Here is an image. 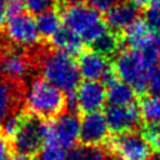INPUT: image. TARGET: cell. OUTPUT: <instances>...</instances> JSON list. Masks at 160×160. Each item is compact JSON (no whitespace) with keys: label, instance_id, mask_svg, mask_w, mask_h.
Wrapping results in <instances>:
<instances>
[{"label":"cell","instance_id":"obj_38","mask_svg":"<svg viewBox=\"0 0 160 160\" xmlns=\"http://www.w3.org/2000/svg\"><path fill=\"white\" fill-rule=\"evenodd\" d=\"M4 4V0H0V5H2Z\"/></svg>","mask_w":160,"mask_h":160},{"label":"cell","instance_id":"obj_24","mask_svg":"<svg viewBox=\"0 0 160 160\" xmlns=\"http://www.w3.org/2000/svg\"><path fill=\"white\" fill-rule=\"evenodd\" d=\"M38 160H68V152L58 145L46 144L38 152Z\"/></svg>","mask_w":160,"mask_h":160},{"label":"cell","instance_id":"obj_31","mask_svg":"<svg viewBox=\"0 0 160 160\" xmlns=\"http://www.w3.org/2000/svg\"><path fill=\"white\" fill-rule=\"evenodd\" d=\"M129 2H131L134 6H136L139 9V8H145L149 4H151V0H130Z\"/></svg>","mask_w":160,"mask_h":160},{"label":"cell","instance_id":"obj_7","mask_svg":"<svg viewBox=\"0 0 160 160\" xmlns=\"http://www.w3.org/2000/svg\"><path fill=\"white\" fill-rule=\"evenodd\" d=\"M45 120L31 114H24L20 129L11 139V148L16 154L30 158L38 155L45 142Z\"/></svg>","mask_w":160,"mask_h":160},{"label":"cell","instance_id":"obj_14","mask_svg":"<svg viewBox=\"0 0 160 160\" xmlns=\"http://www.w3.org/2000/svg\"><path fill=\"white\" fill-rule=\"evenodd\" d=\"M139 18V10L131 2L121 1L109 9L105 15V24L112 32L125 31Z\"/></svg>","mask_w":160,"mask_h":160},{"label":"cell","instance_id":"obj_18","mask_svg":"<svg viewBox=\"0 0 160 160\" xmlns=\"http://www.w3.org/2000/svg\"><path fill=\"white\" fill-rule=\"evenodd\" d=\"M106 88V101L112 106H128L132 105L136 92L131 86L119 80L118 78L105 85Z\"/></svg>","mask_w":160,"mask_h":160},{"label":"cell","instance_id":"obj_32","mask_svg":"<svg viewBox=\"0 0 160 160\" xmlns=\"http://www.w3.org/2000/svg\"><path fill=\"white\" fill-rule=\"evenodd\" d=\"M6 10H5V5H0V26H2L5 24V19H6Z\"/></svg>","mask_w":160,"mask_h":160},{"label":"cell","instance_id":"obj_8","mask_svg":"<svg viewBox=\"0 0 160 160\" xmlns=\"http://www.w3.org/2000/svg\"><path fill=\"white\" fill-rule=\"evenodd\" d=\"M4 34L11 44L20 49H32L40 39L36 22L28 14L9 18L4 25Z\"/></svg>","mask_w":160,"mask_h":160},{"label":"cell","instance_id":"obj_36","mask_svg":"<svg viewBox=\"0 0 160 160\" xmlns=\"http://www.w3.org/2000/svg\"><path fill=\"white\" fill-rule=\"evenodd\" d=\"M154 42H155V45H156V48H158V50L160 51V34L156 36V39L154 40Z\"/></svg>","mask_w":160,"mask_h":160},{"label":"cell","instance_id":"obj_3","mask_svg":"<svg viewBox=\"0 0 160 160\" xmlns=\"http://www.w3.org/2000/svg\"><path fill=\"white\" fill-rule=\"evenodd\" d=\"M61 16L65 26L75 32L82 42L92 44L109 30L100 12L90 5L76 4L64 6Z\"/></svg>","mask_w":160,"mask_h":160},{"label":"cell","instance_id":"obj_20","mask_svg":"<svg viewBox=\"0 0 160 160\" xmlns=\"http://www.w3.org/2000/svg\"><path fill=\"white\" fill-rule=\"evenodd\" d=\"M141 119L148 125H160V96H146L140 102Z\"/></svg>","mask_w":160,"mask_h":160},{"label":"cell","instance_id":"obj_21","mask_svg":"<svg viewBox=\"0 0 160 160\" xmlns=\"http://www.w3.org/2000/svg\"><path fill=\"white\" fill-rule=\"evenodd\" d=\"M68 160H108V154L101 146L81 145L68 152Z\"/></svg>","mask_w":160,"mask_h":160},{"label":"cell","instance_id":"obj_5","mask_svg":"<svg viewBox=\"0 0 160 160\" xmlns=\"http://www.w3.org/2000/svg\"><path fill=\"white\" fill-rule=\"evenodd\" d=\"M35 54L25 52L20 48L0 46V78L12 84L25 86L24 81L35 65Z\"/></svg>","mask_w":160,"mask_h":160},{"label":"cell","instance_id":"obj_13","mask_svg":"<svg viewBox=\"0 0 160 160\" xmlns=\"http://www.w3.org/2000/svg\"><path fill=\"white\" fill-rule=\"evenodd\" d=\"M109 126L104 114H86L80 121V140L84 145L100 146L109 138Z\"/></svg>","mask_w":160,"mask_h":160},{"label":"cell","instance_id":"obj_30","mask_svg":"<svg viewBox=\"0 0 160 160\" xmlns=\"http://www.w3.org/2000/svg\"><path fill=\"white\" fill-rule=\"evenodd\" d=\"M9 152H10V145L8 140L0 134V160H9Z\"/></svg>","mask_w":160,"mask_h":160},{"label":"cell","instance_id":"obj_2","mask_svg":"<svg viewBox=\"0 0 160 160\" xmlns=\"http://www.w3.org/2000/svg\"><path fill=\"white\" fill-rule=\"evenodd\" d=\"M24 101L29 114L45 120L55 119L66 108L64 92L42 78H36L30 82L24 92Z\"/></svg>","mask_w":160,"mask_h":160},{"label":"cell","instance_id":"obj_34","mask_svg":"<svg viewBox=\"0 0 160 160\" xmlns=\"http://www.w3.org/2000/svg\"><path fill=\"white\" fill-rule=\"evenodd\" d=\"M64 6H69V5H76V4H82L84 0H61Z\"/></svg>","mask_w":160,"mask_h":160},{"label":"cell","instance_id":"obj_22","mask_svg":"<svg viewBox=\"0 0 160 160\" xmlns=\"http://www.w3.org/2000/svg\"><path fill=\"white\" fill-rule=\"evenodd\" d=\"M94 48V51L99 52L102 56H109L116 52L119 48V39L115 32L108 30L104 35H101L95 42L91 44Z\"/></svg>","mask_w":160,"mask_h":160},{"label":"cell","instance_id":"obj_9","mask_svg":"<svg viewBox=\"0 0 160 160\" xmlns=\"http://www.w3.org/2000/svg\"><path fill=\"white\" fill-rule=\"evenodd\" d=\"M110 148L121 160H150L151 158L150 144L136 131L119 134L110 142Z\"/></svg>","mask_w":160,"mask_h":160},{"label":"cell","instance_id":"obj_23","mask_svg":"<svg viewBox=\"0 0 160 160\" xmlns=\"http://www.w3.org/2000/svg\"><path fill=\"white\" fill-rule=\"evenodd\" d=\"M24 114L22 112H14L9 115L1 124H0V134L5 139H12L18 130L20 129V125L22 122Z\"/></svg>","mask_w":160,"mask_h":160},{"label":"cell","instance_id":"obj_28","mask_svg":"<svg viewBox=\"0 0 160 160\" xmlns=\"http://www.w3.org/2000/svg\"><path fill=\"white\" fill-rule=\"evenodd\" d=\"M144 22L151 30L152 34H160V10L155 8H150L145 12Z\"/></svg>","mask_w":160,"mask_h":160},{"label":"cell","instance_id":"obj_4","mask_svg":"<svg viewBox=\"0 0 160 160\" xmlns=\"http://www.w3.org/2000/svg\"><path fill=\"white\" fill-rule=\"evenodd\" d=\"M150 70V66L139 50L128 48L116 54L114 62L115 75L119 80L131 86L135 92H144L146 90V80Z\"/></svg>","mask_w":160,"mask_h":160},{"label":"cell","instance_id":"obj_19","mask_svg":"<svg viewBox=\"0 0 160 160\" xmlns=\"http://www.w3.org/2000/svg\"><path fill=\"white\" fill-rule=\"evenodd\" d=\"M35 22H36L40 36L46 39H51L61 28L60 14L54 9L38 15V19L35 20Z\"/></svg>","mask_w":160,"mask_h":160},{"label":"cell","instance_id":"obj_16","mask_svg":"<svg viewBox=\"0 0 160 160\" xmlns=\"http://www.w3.org/2000/svg\"><path fill=\"white\" fill-rule=\"evenodd\" d=\"M124 41L128 44L129 49L142 50L154 42V36L148 25L138 19L124 31Z\"/></svg>","mask_w":160,"mask_h":160},{"label":"cell","instance_id":"obj_37","mask_svg":"<svg viewBox=\"0 0 160 160\" xmlns=\"http://www.w3.org/2000/svg\"><path fill=\"white\" fill-rule=\"evenodd\" d=\"M111 160H121V159H119V158H114V159H111Z\"/></svg>","mask_w":160,"mask_h":160},{"label":"cell","instance_id":"obj_6","mask_svg":"<svg viewBox=\"0 0 160 160\" xmlns=\"http://www.w3.org/2000/svg\"><path fill=\"white\" fill-rule=\"evenodd\" d=\"M80 139V120L75 112L64 111L45 125V145H58L71 150Z\"/></svg>","mask_w":160,"mask_h":160},{"label":"cell","instance_id":"obj_35","mask_svg":"<svg viewBox=\"0 0 160 160\" xmlns=\"http://www.w3.org/2000/svg\"><path fill=\"white\" fill-rule=\"evenodd\" d=\"M151 8H155V9H159L160 10V0H151Z\"/></svg>","mask_w":160,"mask_h":160},{"label":"cell","instance_id":"obj_10","mask_svg":"<svg viewBox=\"0 0 160 160\" xmlns=\"http://www.w3.org/2000/svg\"><path fill=\"white\" fill-rule=\"evenodd\" d=\"M78 68L80 76L88 81H100L108 85L116 79L114 68H111L105 56L94 50H85L79 55Z\"/></svg>","mask_w":160,"mask_h":160},{"label":"cell","instance_id":"obj_29","mask_svg":"<svg viewBox=\"0 0 160 160\" xmlns=\"http://www.w3.org/2000/svg\"><path fill=\"white\" fill-rule=\"evenodd\" d=\"M122 0H88V2L90 4L91 8H94L95 10L100 11H108L109 9H111L112 6H115L116 4L121 2Z\"/></svg>","mask_w":160,"mask_h":160},{"label":"cell","instance_id":"obj_25","mask_svg":"<svg viewBox=\"0 0 160 160\" xmlns=\"http://www.w3.org/2000/svg\"><path fill=\"white\" fill-rule=\"evenodd\" d=\"M56 0H24L25 9L34 15H40L51 10L55 6Z\"/></svg>","mask_w":160,"mask_h":160},{"label":"cell","instance_id":"obj_11","mask_svg":"<svg viewBox=\"0 0 160 160\" xmlns=\"http://www.w3.org/2000/svg\"><path fill=\"white\" fill-rule=\"evenodd\" d=\"M104 116L106 119L109 129L118 135L135 131L141 124V114L135 104L128 106L109 105L105 109Z\"/></svg>","mask_w":160,"mask_h":160},{"label":"cell","instance_id":"obj_15","mask_svg":"<svg viewBox=\"0 0 160 160\" xmlns=\"http://www.w3.org/2000/svg\"><path fill=\"white\" fill-rule=\"evenodd\" d=\"M25 86L12 84L0 78V124L11 114L18 112V108L24 99Z\"/></svg>","mask_w":160,"mask_h":160},{"label":"cell","instance_id":"obj_27","mask_svg":"<svg viewBox=\"0 0 160 160\" xmlns=\"http://www.w3.org/2000/svg\"><path fill=\"white\" fill-rule=\"evenodd\" d=\"M145 91L151 96H160V66H155L149 71Z\"/></svg>","mask_w":160,"mask_h":160},{"label":"cell","instance_id":"obj_17","mask_svg":"<svg viewBox=\"0 0 160 160\" xmlns=\"http://www.w3.org/2000/svg\"><path fill=\"white\" fill-rule=\"evenodd\" d=\"M54 50L65 52L70 56L80 55L82 52V40L66 26L60 28L59 31L50 39Z\"/></svg>","mask_w":160,"mask_h":160},{"label":"cell","instance_id":"obj_33","mask_svg":"<svg viewBox=\"0 0 160 160\" xmlns=\"http://www.w3.org/2000/svg\"><path fill=\"white\" fill-rule=\"evenodd\" d=\"M9 160H31V158L26 155H21V154H15L11 158H9Z\"/></svg>","mask_w":160,"mask_h":160},{"label":"cell","instance_id":"obj_26","mask_svg":"<svg viewBox=\"0 0 160 160\" xmlns=\"http://www.w3.org/2000/svg\"><path fill=\"white\" fill-rule=\"evenodd\" d=\"M151 146V150L160 158V125H148L142 134Z\"/></svg>","mask_w":160,"mask_h":160},{"label":"cell","instance_id":"obj_12","mask_svg":"<svg viewBox=\"0 0 160 160\" xmlns=\"http://www.w3.org/2000/svg\"><path fill=\"white\" fill-rule=\"evenodd\" d=\"M75 99L78 105V111L86 114L100 112L106 102V88L100 81H88L81 82L76 91Z\"/></svg>","mask_w":160,"mask_h":160},{"label":"cell","instance_id":"obj_1","mask_svg":"<svg viewBox=\"0 0 160 160\" xmlns=\"http://www.w3.org/2000/svg\"><path fill=\"white\" fill-rule=\"evenodd\" d=\"M36 65L41 76L52 86L69 95L76 91L80 85L78 62L72 56L58 50H40L36 55Z\"/></svg>","mask_w":160,"mask_h":160}]
</instances>
